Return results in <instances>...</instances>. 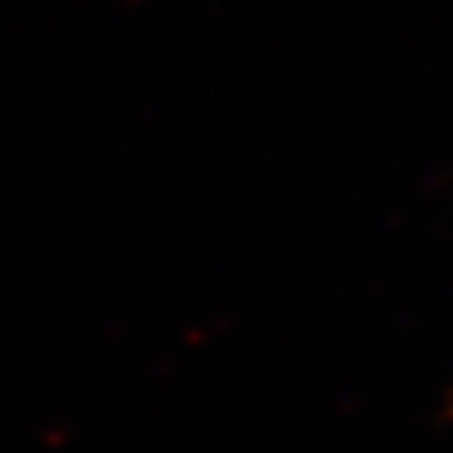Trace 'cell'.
<instances>
[{"label":"cell","mask_w":453,"mask_h":453,"mask_svg":"<svg viewBox=\"0 0 453 453\" xmlns=\"http://www.w3.org/2000/svg\"><path fill=\"white\" fill-rule=\"evenodd\" d=\"M447 416H450V422H453V400H450V406H447Z\"/></svg>","instance_id":"6da1fadb"}]
</instances>
